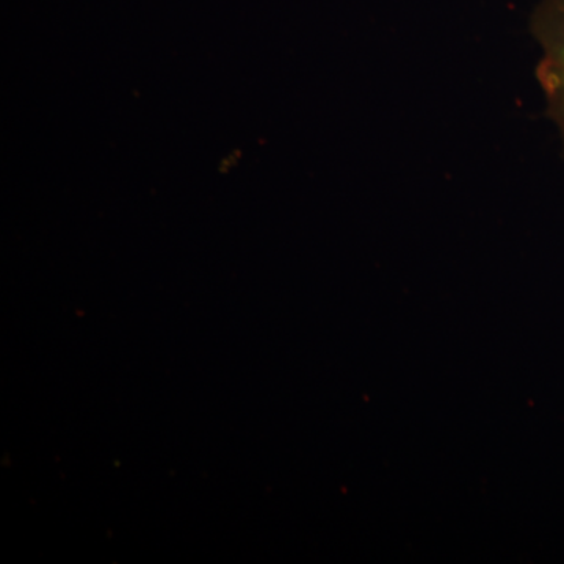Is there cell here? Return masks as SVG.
<instances>
[{"label":"cell","instance_id":"cell-1","mask_svg":"<svg viewBox=\"0 0 564 564\" xmlns=\"http://www.w3.org/2000/svg\"><path fill=\"white\" fill-rule=\"evenodd\" d=\"M530 31L541 47L536 77L545 109L558 129L564 151V0H541L533 11Z\"/></svg>","mask_w":564,"mask_h":564}]
</instances>
